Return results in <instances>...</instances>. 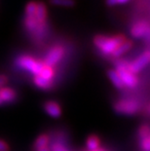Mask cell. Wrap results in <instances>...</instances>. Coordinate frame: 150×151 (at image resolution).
<instances>
[{
	"mask_svg": "<svg viewBox=\"0 0 150 151\" xmlns=\"http://www.w3.org/2000/svg\"><path fill=\"white\" fill-rule=\"evenodd\" d=\"M126 40V37L122 34L106 36V35H95L94 37V45L95 48L103 55V56L111 57L115 50Z\"/></svg>",
	"mask_w": 150,
	"mask_h": 151,
	"instance_id": "obj_1",
	"label": "cell"
},
{
	"mask_svg": "<svg viewBox=\"0 0 150 151\" xmlns=\"http://www.w3.org/2000/svg\"><path fill=\"white\" fill-rule=\"evenodd\" d=\"M115 70L121 77L124 85L127 88H135L139 84V78L136 74L128 69V62L125 60H116L114 62Z\"/></svg>",
	"mask_w": 150,
	"mask_h": 151,
	"instance_id": "obj_2",
	"label": "cell"
},
{
	"mask_svg": "<svg viewBox=\"0 0 150 151\" xmlns=\"http://www.w3.org/2000/svg\"><path fill=\"white\" fill-rule=\"evenodd\" d=\"M16 63L20 68L27 70L34 76H39L44 66L43 62H40V60L34 59L33 57L27 56V55H22V56L18 57L16 60Z\"/></svg>",
	"mask_w": 150,
	"mask_h": 151,
	"instance_id": "obj_3",
	"label": "cell"
},
{
	"mask_svg": "<svg viewBox=\"0 0 150 151\" xmlns=\"http://www.w3.org/2000/svg\"><path fill=\"white\" fill-rule=\"evenodd\" d=\"M113 108L118 114L133 115L139 111L140 104L133 99H120L114 104Z\"/></svg>",
	"mask_w": 150,
	"mask_h": 151,
	"instance_id": "obj_4",
	"label": "cell"
},
{
	"mask_svg": "<svg viewBox=\"0 0 150 151\" xmlns=\"http://www.w3.org/2000/svg\"><path fill=\"white\" fill-rule=\"evenodd\" d=\"M150 63V49L145 50L132 62H128V69L131 72L138 74Z\"/></svg>",
	"mask_w": 150,
	"mask_h": 151,
	"instance_id": "obj_5",
	"label": "cell"
},
{
	"mask_svg": "<svg viewBox=\"0 0 150 151\" xmlns=\"http://www.w3.org/2000/svg\"><path fill=\"white\" fill-rule=\"evenodd\" d=\"M63 55H65V49H63V47L59 46V45L53 46L46 54L43 63L51 67H55L62 60Z\"/></svg>",
	"mask_w": 150,
	"mask_h": 151,
	"instance_id": "obj_6",
	"label": "cell"
},
{
	"mask_svg": "<svg viewBox=\"0 0 150 151\" xmlns=\"http://www.w3.org/2000/svg\"><path fill=\"white\" fill-rule=\"evenodd\" d=\"M131 35L135 38H145L150 41V24L146 21H139L131 27Z\"/></svg>",
	"mask_w": 150,
	"mask_h": 151,
	"instance_id": "obj_7",
	"label": "cell"
},
{
	"mask_svg": "<svg viewBox=\"0 0 150 151\" xmlns=\"http://www.w3.org/2000/svg\"><path fill=\"white\" fill-rule=\"evenodd\" d=\"M18 93L14 89L3 87L0 89V106L13 104L17 101Z\"/></svg>",
	"mask_w": 150,
	"mask_h": 151,
	"instance_id": "obj_8",
	"label": "cell"
},
{
	"mask_svg": "<svg viewBox=\"0 0 150 151\" xmlns=\"http://www.w3.org/2000/svg\"><path fill=\"white\" fill-rule=\"evenodd\" d=\"M43 108L46 113L52 118H59L62 116V106L55 101H47L43 105Z\"/></svg>",
	"mask_w": 150,
	"mask_h": 151,
	"instance_id": "obj_9",
	"label": "cell"
},
{
	"mask_svg": "<svg viewBox=\"0 0 150 151\" xmlns=\"http://www.w3.org/2000/svg\"><path fill=\"white\" fill-rule=\"evenodd\" d=\"M50 136L48 134H42L35 139L33 143V151H41L45 148H48L50 143Z\"/></svg>",
	"mask_w": 150,
	"mask_h": 151,
	"instance_id": "obj_10",
	"label": "cell"
},
{
	"mask_svg": "<svg viewBox=\"0 0 150 151\" xmlns=\"http://www.w3.org/2000/svg\"><path fill=\"white\" fill-rule=\"evenodd\" d=\"M133 44L132 41L126 39L115 50V52H114L112 55H111V58H113V59H115V60H118L120 57H122L124 54H126L127 52H129V51L133 48Z\"/></svg>",
	"mask_w": 150,
	"mask_h": 151,
	"instance_id": "obj_11",
	"label": "cell"
},
{
	"mask_svg": "<svg viewBox=\"0 0 150 151\" xmlns=\"http://www.w3.org/2000/svg\"><path fill=\"white\" fill-rule=\"evenodd\" d=\"M47 7L44 2H37L36 12H35V18L38 24H43L47 22Z\"/></svg>",
	"mask_w": 150,
	"mask_h": 151,
	"instance_id": "obj_12",
	"label": "cell"
},
{
	"mask_svg": "<svg viewBox=\"0 0 150 151\" xmlns=\"http://www.w3.org/2000/svg\"><path fill=\"white\" fill-rule=\"evenodd\" d=\"M107 76H108V78H109L110 81L112 82L113 86L115 87L116 89L123 90V89L126 88L125 85H124L123 81H122V79H121V77L119 76V74H118L115 69H109V70H108Z\"/></svg>",
	"mask_w": 150,
	"mask_h": 151,
	"instance_id": "obj_13",
	"label": "cell"
},
{
	"mask_svg": "<svg viewBox=\"0 0 150 151\" xmlns=\"http://www.w3.org/2000/svg\"><path fill=\"white\" fill-rule=\"evenodd\" d=\"M101 147V140L95 134H91L86 139V150L94 151Z\"/></svg>",
	"mask_w": 150,
	"mask_h": 151,
	"instance_id": "obj_14",
	"label": "cell"
},
{
	"mask_svg": "<svg viewBox=\"0 0 150 151\" xmlns=\"http://www.w3.org/2000/svg\"><path fill=\"white\" fill-rule=\"evenodd\" d=\"M41 24H38V22L35 18V16H25L24 18V27L29 33L34 34L37 30L38 27Z\"/></svg>",
	"mask_w": 150,
	"mask_h": 151,
	"instance_id": "obj_15",
	"label": "cell"
},
{
	"mask_svg": "<svg viewBox=\"0 0 150 151\" xmlns=\"http://www.w3.org/2000/svg\"><path fill=\"white\" fill-rule=\"evenodd\" d=\"M33 83L38 89L44 90V91L51 90L54 87V82L53 81H49V80L44 79V78H42V77H40V76H34L33 77Z\"/></svg>",
	"mask_w": 150,
	"mask_h": 151,
	"instance_id": "obj_16",
	"label": "cell"
},
{
	"mask_svg": "<svg viewBox=\"0 0 150 151\" xmlns=\"http://www.w3.org/2000/svg\"><path fill=\"white\" fill-rule=\"evenodd\" d=\"M39 76L46 80H49V81H53L54 77H55V69H54V67H51L44 63L43 69Z\"/></svg>",
	"mask_w": 150,
	"mask_h": 151,
	"instance_id": "obj_17",
	"label": "cell"
},
{
	"mask_svg": "<svg viewBox=\"0 0 150 151\" xmlns=\"http://www.w3.org/2000/svg\"><path fill=\"white\" fill-rule=\"evenodd\" d=\"M50 4L53 6H60V7L72 8L75 6V0H49Z\"/></svg>",
	"mask_w": 150,
	"mask_h": 151,
	"instance_id": "obj_18",
	"label": "cell"
},
{
	"mask_svg": "<svg viewBox=\"0 0 150 151\" xmlns=\"http://www.w3.org/2000/svg\"><path fill=\"white\" fill-rule=\"evenodd\" d=\"M138 136L139 139H144V137H147L150 136V126L148 124H142L141 126L139 128Z\"/></svg>",
	"mask_w": 150,
	"mask_h": 151,
	"instance_id": "obj_19",
	"label": "cell"
},
{
	"mask_svg": "<svg viewBox=\"0 0 150 151\" xmlns=\"http://www.w3.org/2000/svg\"><path fill=\"white\" fill-rule=\"evenodd\" d=\"M49 149L50 151H70L67 147L63 144L62 141H60V140L54 141Z\"/></svg>",
	"mask_w": 150,
	"mask_h": 151,
	"instance_id": "obj_20",
	"label": "cell"
},
{
	"mask_svg": "<svg viewBox=\"0 0 150 151\" xmlns=\"http://www.w3.org/2000/svg\"><path fill=\"white\" fill-rule=\"evenodd\" d=\"M139 145L141 151H150V136L139 139Z\"/></svg>",
	"mask_w": 150,
	"mask_h": 151,
	"instance_id": "obj_21",
	"label": "cell"
},
{
	"mask_svg": "<svg viewBox=\"0 0 150 151\" xmlns=\"http://www.w3.org/2000/svg\"><path fill=\"white\" fill-rule=\"evenodd\" d=\"M130 0H106V4L108 6H115V5H121L124 4V3L129 2Z\"/></svg>",
	"mask_w": 150,
	"mask_h": 151,
	"instance_id": "obj_22",
	"label": "cell"
},
{
	"mask_svg": "<svg viewBox=\"0 0 150 151\" xmlns=\"http://www.w3.org/2000/svg\"><path fill=\"white\" fill-rule=\"evenodd\" d=\"M0 151H10L9 144L3 139H0Z\"/></svg>",
	"mask_w": 150,
	"mask_h": 151,
	"instance_id": "obj_23",
	"label": "cell"
},
{
	"mask_svg": "<svg viewBox=\"0 0 150 151\" xmlns=\"http://www.w3.org/2000/svg\"><path fill=\"white\" fill-rule=\"evenodd\" d=\"M7 82H8L7 76H6V75H3V74L0 75V89L3 88V87H4L6 84H7Z\"/></svg>",
	"mask_w": 150,
	"mask_h": 151,
	"instance_id": "obj_24",
	"label": "cell"
},
{
	"mask_svg": "<svg viewBox=\"0 0 150 151\" xmlns=\"http://www.w3.org/2000/svg\"><path fill=\"white\" fill-rule=\"evenodd\" d=\"M85 151H88V150H85ZM94 151H107L106 148H103V147H100V148H98L97 150H94Z\"/></svg>",
	"mask_w": 150,
	"mask_h": 151,
	"instance_id": "obj_25",
	"label": "cell"
},
{
	"mask_svg": "<svg viewBox=\"0 0 150 151\" xmlns=\"http://www.w3.org/2000/svg\"><path fill=\"white\" fill-rule=\"evenodd\" d=\"M146 113L150 115V104L147 105V107H146Z\"/></svg>",
	"mask_w": 150,
	"mask_h": 151,
	"instance_id": "obj_26",
	"label": "cell"
},
{
	"mask_svg": "<svg viewBox=\"0 0 150 151\" xmlns=\"http://www.w3.org/2000/svg\"><path fill=\"white\" fill-rule=\"evenodd\" d=\"M41 151H50V149H49V147H48V148H45V149H43V150H41Z\"/></svg>",
	"mask_w": 150,
	"mask_h": 151,
	"instance_id": "obj_27",
	"label": "cell"
},
{
	"mask_svg": "<svg viewBox=\"0 0 150 151\" xmlns=\"http://www.w3.org/2000/svg\"><path fill=\"white\" fill-rule=\"evenodd\" d=\"M107 151H110V150H108V149H107Z\"/></svg>",
	"mask_w": 150,
	"mask_h": 151,
	"instance_id": "obj_28",
	"label": "cell"
}]
</instances>
